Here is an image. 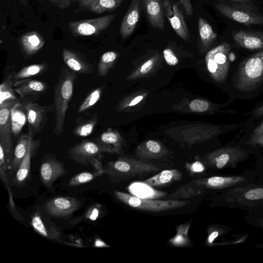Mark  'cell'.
Masks as SVG:
<instances>
[{"instance_id":"6da1fadb","label":"cell","mask_w":263,"mask_h":263,"mask_svg":"<svg viewBox=\"0 0 263 263\" xmlns=\"http://www.w3.org/2000/svg\"><path fill=\"white\" fill-rule=\"evenodd\" d=\"M77 73L67 66L61 67L54 88L53 106L55 124L53 133L58 136L63 132L66 114L72 97Z\"/></svg>"},{"instance_id":"7a4b0ae2","label":"cell","mask_w":263,"mask_h":263,"mask_svg":"<svg viewBox=\"0 0 263 263\" xmlns=\"http://www.w3.org/2000/svg\"><path fill=\"white\" fill-rule=\"evenodd\" d=\"M234 85L240 91L254 90L263 82V49L249 56L239 64Z\"/></svg>"},{"instance_id":"3957f363","label":"cell","mask_w":263,"mask_h":263,"mask_svg":"<svg viewBox=\"0 0 263 263\" xmlns=\"http://www.w3.org/2000/svg\"><path fill=\"white\" fill-rule=\"evenodd\" d=\"M104 153H115L110 146L100 140H85L68 149L71 160L83 166H91L95 170L103 168L100 159Z\"/></svg>"},{"instance_id":"277c9868","label":"cell","mask_w":263,"mask_h":263,"mask_svg":"<svg viewBox=\"0 0 263 263\" xmlns=\"http://www.w3.org/2000/svg\"><path fill=\"white\" fill-rule=\"evenodd\" d=\"M105 174L116 178H133L158 171L156 166L142 160L121 157L115 161L109 162L104 167Z\"/></svg>"},{"instance_id":"5b68a950","label":"cell","mask_w":263,"mask_h":263,"mask_svg":"<svg viewBox=\"0 0 263 263\" xmlns=\"http://www.w3.org/2000/svg\"><path fill=\"white\" fill-rule=\"evenodd\" d=\"M116 197L121 202L136 209L159 212L184 207L190 203V200L142 199L122 192L115 191Z\"/></svg>"},{"instance_id":"8992f818","label":"cell","mask_w":263,"mask_h":263,"mask_svg":"<svg viewBox=\"0 0 263 263\" xmlns=\"http://www.w3.org/2000/svg\"><path fill=\"white\" fill-rule=\"evenodd\" d=\"M231 47L227 43H222L210 50L205 61L207 69L216 82L223 83L227 79L230 67Z\"/></svg>"},{"instance_id":"52a82bcc","label":"cell","mask_w":263,"mask_h":263,"mask_svg":"<svg viewBox=\"0 0 263 263\" xmlns=\"http://www.w3.org/2000/svg\"><path fill=\"white\" fill-rule=\"evenodd\" d=\"M246 156V152L239 147L228 146L208 154L203 157L202 161L209 167L223 169L234 167Z\"/></svg>"},{"instance_id":"ba28073f","label":"cell","mask_w":263,"mask_h":263,"mask_svg":"<svg viewBox=\"0 0 263 263\" xmlns=\"http://www.w3.org/2000/svg\"><path fill=\"white\" fill-rule=\"evenodd\" d=\"M116 16L110 14L97 18L69 22L68 27L75 36H88L98 35L106 29Z\"/></svg>"},{"instance_id":"9c48e42d","label":"cell","mask_w":263,"mask_h":263,"mask_svg":"<svg viewBox=\"0 0 263 263\" xmlns=\"http://www.w3.org/2000/svg\"><path fill=\"white\" fill-rule=\"evenodd\" d=\"M15 103L0 105V149L5 154L7 165L10 163L13 151V133L10 114L11 109Z\"/></svg>"},{"instance_id":"30bf717a","label":"cell","mask_w":263,"mask_h":263,"mask_svg":"<svg viewBox=\"0 0 263 263\" xmlns=\"http://www.w3.org/2000/svg\"><path fill=\"white\" fill-rule=\"evenodd\" d=\"M215 6L225 17L243 25L250 26L263 24V16L248 9L216 3Z\"/></svg>"},{"instance_id":"8fae6325","label":"cell","mask_w":263,"mask_h":263,"mask_svg":"<svg viewBox=\"0 0 263 263\" xmlns=\"http://www.w3.org/2000/svg\"><path fill=\"white\" fill-rule=\"evenodd\" d=\"M14 89L23 101L35 102L47 92L48 86L43 81L28 78L15 81Z\"/></svg>"},{"instance_id":"7c38bea8","label":"cell","mask_w":263,"mask_h":263,"mask_svg":"<svg viewBox=\"0 0 263 263\" xmlns=\"http://www.w3.org/2000/svg\"><path fill=\"white\" fill-rule=\"evenodd\" d=\"M81 205V201L72 197H57L47 201L44 206L49 215L60 218L71 215Z\"/></svg>"},{"instance_id":"4fadbf2b","label":"cell","mask_w":263,"mask_h":263,"mask_svg":"<svg viewBox=\"0 0 263 263\" xmlns=\"http://www.w3.org/2000/svg\"><path fill=\"white\" fill-rule=\"evenodd\" d=\"M23 102L27 117L28 129L31 130L34 135L44 128L48 113L52 109V106H42L35 102Z\"/></svg>"},{"instance_id":"5bb4252c","label":"cell","mask_w":263,"mask_h":263,"mask_svg":"<svg viewBox=\"0 0 263 263\" xmlns=\"http://www.w3.org/2000/svg\"><path fill=\"white\" fill-rule=\"evenodd\" d=\"M163 6L166 17L176 34L184 40H187L189 32L183 15L178 4L171 0H163Z\"/></svg>"},{"instance_id":"9a60e30c","label":"cell","mask_w":263,"mask_h":263,"mask_svg":"<svg viewBox=\"0 0 263 263\" xmlns=\"http://www.w3.org/2000/svg\"><path fill=\"white\" fill-rule=\"evenodd\" d=\"M66 174L63 164L55 159H46L41 164L40 178L43 185L48 189L51 190L55 181Z\"/></svg>"},{"instance_id":"2e32d148","label":"cell","mask_w":263,"mask_h":263,"mask_svg":"<svg viewBox=\"0 0 263 263\" xmlns=\"http://www.w3.org/2000/svg\"><path fill=\"white\" fill-rule=\"evenodd\" d=\"M63 59L67 67L78 74H89L93 71L92 65L81 53L71 49L64 48Z\"/></svg>"},{"instance_id":"e0dca14e","label":"cell","mask_w":263,"mask_h":263,"mask_svg":"<svg viewBox=\"0 0 263 263\" xmlns=\"http://www.w3.org/2000/svg\"><path fill=\"white\" fill-rule=\"evenodd\" d=\"M232 37L239 47L250 50L263 49V32L240 30L233 32Z\"/></svg>"},{"instance_id":"ac0fdd59","label":"cell","mask_w":263,"mask_h":263,"mask_svg":"<svg viewBox=\"0 0 263 263\" xmlns=\"http://www.w3.org/2000/svg\"><path fill=\"white\" fill-rule=\"evenodd\" d=\"M45 43L43 37L36 31L26 32L18 40V44L25 59H29L38 52Z\"/></svg>"},{"instance_id":"d6986e66","label":"cell","mask_w":263,"mask_h":263,"mask_svg":"<svg viewBox=\"0 0 263 263\" xmlns=\"http://www.w3.org/2000/svg\"><path fill=\"white\" fill-rule=\"evenodd\" d=\"M246 181L243 176H213L198 179L195 183L204 189L221 190L240 184Z\"/></svg>"},{"instance_id":"ffe728a7","label":"cell","mask_w":263,"mask_h":263,"mask_svg":"<svg viewBox=\"0 0 263 263\" xmlns=\"http://www.w3.org/2000/svg\"><path fill=\"white\" fill-rule=\"evenodd\" d=\"M31 224L34 230L42 236L50 239L61 241L62 232L60 229L51 221H48L40 211L33 215Z\"/></svg>"},{"instance_id":"44dd1931","label":"cell","mask_w":263,"mask_h":263,"mask_svg":"<svg viewBox=\"0 0 263 263\" xmlns=\"http://www.w3.org/2000/svg\"><path fill=\"white\" fill-rule=\"evenodd\" d=\"M29 141L27 153L16 172L13 184L17 186L23 184L29 176L31 160L38 146V142L33 140L32 131L28 129Z\"/></svg>"},{"instance_id":"7402d4cb","label":"cell","mask_w":263,"mask_h":263,"mask_svg":"<svg viewBox=\"0 0 263 263\" xmlns=\"http://www.w3.org/2000/svg\"><path fill=\"white\" fill-rule=\"evenodd\" d=\"M141 0H132L121 23L120 33L123 39L134 32L140 17Z\"/></svg>"},{"instance_id":"603a6c76","label":"cell","mask_w":263,"mask_h":263,"mask_svg":"<svg viewBox=\"0 0 263 263\" xmlns=\"http://www.w3.org/2000/svg\"><path fill=\"white\" fill-rule=\"evenodd\" d=\"M78 4L80 11H86L96 14L111 11L120 6L123 0H72Z\"/></svg>"},{"instance_id":"cb8c5ba5","label":"cell","mask_w":263,"mask_h":263,"mask_svg":"<svg viewBox=\"0 0 263 263\" xmlns=\"http://www.w3.org/2000/svg\"><path fill=\"white\" fill-rule=\"evenodd\" d=\"M151 25L156 29L164 28V10L161 0H142Z\"/></svg>"},{"instance_id":"d4e9b609","label":"cell","mask_w":263,"mask_h":263,"mask_svg":"<svg viewBox=\"0 0 263 263\" xmlns=\"http://www.w3.org/2000/svg\"><path fill=\"white\" fill-rule=\"evenodd\" d=\"M167 152L162 143L154 140H148L140 144L136 151L137 156L142 161L161 158Z\"/></svg>"},{"instance_id":"484cf974","label":"cell","mask_w":263,"mask_h":263,"mask_svg":"<svg viewBox=\"0 0 263 263\" xmlns=\"http://www.w3.org/2000/svg\"><path fill=\"white\" fill-rule=\"evenodd\" d=\"M14 67L9 66L0 85V105L15 103L19 100L14 93V84L15 82Z\"/></svg>"},{"instance_id":"4316f807","label":"cell","mask_w":263,"mask_h":263,"mask_svg":"<svg viewBox=\"0 0 263 263\" xmlns=\"http://www.w3.org/2000/svg\"><path fill=\"white\" fill-rule=\"evenodd\" d=\"M130 194L142 199H156L164 197L167 193L155 189L143 181L132 183L127 187Z\"/></svg>"},{"instance_id":"83f0119b","label":"cell","mask_w":263,"mask_h":263,"mask_svg":"<svg viewBox=\"0 0 263 263\" xmlns=\"http://www.w3.org/2000/svg\"><path fill=\"white\" fill-rule=\"evenodd\" d=\"M11 121L13 135L17 137L27 122L24 102L20 100L13 105L11 109Z\"/></svg>"},{"instance_id":"f1b7e54d","label":"cell","mask_w":263,"mask_h":263,"mask_svg":"<svg viewBox=\"0 0 263 263\" xmlns=\"http://www.w3.org/2000/svg\"><path fill=\"white\" fill-rule=\"evenodd\" d=\"M182 177V173L178 170H164L144 181L152 186H161L178 181Z\"/></svg>"},{"instance_id":"f546056e","label":"cell","mask_w":263,"mask_h":263,"mask_svg":"<svg viewBox=\"0 0 263 263\" xmlns=\"http://www.w3.org/2000/svg\"><path fill=\"white\" fill-rule=\"evenodd\" d=\"M29 141V134H23L21 135L17 141L14 150L13 156L12 160L11 168L14 172H16L18 167L25 157L28 149Z\"/></svg>"},{"instance_id":"4dcf8cb0","label":"cell","mask_w":263,"mask_h":263,"mask_svg":"<svg viewBox=\"0 0 263 263\" xmlns=\"http://www.w3.org/2000/svg\"><path fill=\"white\" fill-rule=\"evenodd\" d=\"M198 32L202 47L208 48L217 38V34L205 20L199 17L198 21Z\"/></svg>"},{"instance_id":"1f68e13d","label":"cell","mask_w":263,"mask_h":263,"mask_svg":"<svg viewBox=\"0 0 263 263\" xmlns=\"http://www.w3.org/2000/svg\"><path fill=\"white\" fill-rule=\"evenodd\" d=\"M100 141L110 146L115 153L121 154L123 152L124 140L121 134L116 130L108 129L103 133Z\"/></svg>"},{"instance_id":"d6a6232c","label":"cell","mask_w":263,"mask_h":263,"mask_svg":"<svg viewBox=\"0 0 263 263\" xmlns=\"http://www.w3.org/2000/svg\"><path fill=\"white\" fill-rule=\"evenodd\" d=\"M204 192V189L194 183L190 182L179 187L170 195L172 199L191 198L201 195Z\"/></svg>"},{"instance_id":"836d02e7","label":"cell","mask_w":263,"mask_h":263,"mask_svg":"<svg viewBox=\"0 0 263 263\" xmlns=\"http://www.w3.org/2000/svg\"><path fill=\"white\" fill-rule=\"evenodd\" d=\"M98 117L93 115L88 118H83L76 121L77 125L73 133L79 137H86L91 134L98 122Z\"/></svg>"},{"instance_id":"e575fe53","label":"cell","mask_w":263,"mask_h":263,"mask_svg":"<svg viewBox=\"0 0 263 263\" xmlns=\"http://www.w3.org/2000/svg\"><path fill=\"white\" fill-rule=\"evenodd\" d=\"M49 68L46 62L24 67L15 74V80L31 78L42 74Z\"/></svg>"},{"instance_id":"d590c367","label":"cell","mask_w":263,"mask_h":263,"mask_svg":"<svg viewBox=\"0 0 263 263\" xmlns=\"http://www.w3.org/2000/svg\"><path fill=\"white\" fill-rule=\"evenodd\" d=\"M191 226L190 222L182 223L177 226L176 234L169 240V243L174 247H184L190 243L189 237V230Z\"/></svg>"},{"instance_id":"8d00e7d4","label":"cell","mask_w":263,"mask_h":263,"mask_svg":"<svg viewBox=\"0 0 263 263\" xmlns=\"http://www.w3.org/2000/svg\"><path fill=\"white\" fill-rule=\"evenodd\" d=\"M105 174L104 167L95 170L93 172H85L78 173L74 176L69 181L68 186H76L88 183L102 174Z\"/></svg>"},{"instance_id":"74e56055","label":"cell","mask_w":263,"mask_h":263,"mask_svg":"<svg viewBox=\"0 0 263 263\" xmlns=\"http://www.w3.org/2000/svg\"><path fill=\"white\" fill-rule=\"evenodd\" d=\"M117 57L118 53L115 51H109L103 53L98 64V74L102 77L106 76L114 65Z\"/></svg>"},{"instance_id":"f35d334b","label":"cell","mask_w":263,"mask_h":263,"mask_svg":"<svg viewBox=\"0 0 263 263\" xmlns=\"http://www.w3.org/2000/svg\"><path fill=\"white\" fill-rule=\"evenodd\" d=\"M103 87H98L91 91L79 107L78 112H83L96 104L101 97Z\"/></svg>"},{"instance_id":"ab89813d","label":"cell","mask_w":263,"mask_h":263,"mask_svg":"<svg viewBox=\"0 0 263 263\" xmlns=\"http://www.w3.org/2000/svg\"><path fill=\"white\" fill-rule=\"evenodd\" d=\"M157 60L156 55L148 59L138 67L134 72L128 76L127 79L132 80L147 74L153 68Z\"/></svg>"},{"instance_id":"60d3db41","label":"cell","mask_w":263,"mask_h":263,"mask_svg":"<svg viewBox=\"0 0 263 263\" xmlns=\"http://www.w3.org/2000/svg\"><path fill=\"white\" fill-rule=\"evenodd\" d=\"M228 230L226 228L220 226L212 225L208 229V237L206 240V245L209 247L215 246L216 240L227 233Z\"/></svg>"},{"instance_id":"b9f144b4","label":"cell","mask_w":263,"mask_h":263,"mask_svg":"<svg viewBox=\"0 0 263 263\" xmlns=\"http://www.w3.org/2000/svg\"><path fill=\"white\" fill-rule=\"evenodd\" d=\"M212 104L208 101L196 99L192 100L189 105L191 110L196 112H204L210 109Z\"/></svg>"},{"instance_id":"7bdbcfd3","label":"cell","mask_w":263,"mask_h":263,"mask_svg":"<svg viewBox=\"0 0 263 263\" xmlns=\"http://www.w3.org/2000/svg\"><path fill=\"white\" fill-rule=\"evenodd\" d=\"M205 165L203 161L197 160L191 163H186L185 167L191 174H199L205 171Z\"/></svg>"},{"instance_id":"ee69618b","label":"cell","mask_w":263,"mask_h":263,"mask_svg":"<svg viewBox=\"0 0 263 263\" xmlns=\"http://www.w3.org/2000/svg\"><path fill=\"white\" fill-rule=\"evenodd\" d=\"M163 57L166 63L170 66H175L178 62V59L173 50L170 48H165L163 51Z\"/></svg>"},{"instance_id":"f6af8a7d","label":"cell","mask_w":263,"mask_h":263,"mask_svg":"<svg viewBox=\"0 0 263 263\" xmlns=\"http://www.w3.org/2000/svg\"><path fill=\"white\" fill-rule=\"evenodd\" d=\"M100 205H95L90 208L86 213V217L91 221L97 220L100 215Z\"/></svg>"},{"instance_id":"bcb514c9","label":"cell","mask_w":263,"mask_h":263,"mask_svg":"<svg viewBox=\"0 0 263 263\" xmlns=\"http://www.w3.org/2000/svg\"><path fill=\"white\" fill-rule=\"evenodd\" d=\"M52 5L57 6L61 10L66 9L68 8L70 5L72 0H46Z\"/></svg>"},{"instance_id":"7dc6e473","label":"cell","mask_w":263,"mask_h":263,"mask_svg":"<svg viewBox=\"0 0 263 263\" xmlns=\"http://www.w3.org/2000/svg\"><path fill=\"white\" fill-rule=\"evenodd\" d=\"M145 96V94L137 96L134 98L128 104L119 105V108L122 109L124 107L135 106L143 99Z\"/></svg>"},{"instance_id":"c3c4849f","label":"cell","mask_w":263,"mask_h":263,"mask_svg":"<svg viewBox=\"0 0 263 263\" xmlns=\"http://www.w3.org/2000/svg\"><path fill=\"white\" fill-rule=\"evenodd\" d=\"M246 143L252 145L263 147V134L255 138H249L246 141Z\"/></svg>"},{"instance_id":"681fc988","label":"cell","mask_w":263,"mask_h":263,"mask_svg":"<svg viewBox=\"0 0 263 263\" xmlns=\"http://www.w3.org/2000/svg\"><path fill=\"white\" fill-rule=\"evenodd\" d=\"M183 8L189 16H191L193 13V9L190 0H180Z\"/></svg>"},{"instance_id":"f907efd6","label":"cell","mask_w":263,"mask_h":263,"mask_svg":"<svg viewBox=\"0 0 263 263\" xmlns=\"http://www.w3.org/2000/svg\"><path fill=\"white\" fill-rule=\"evenodd\" d=\"M248 235H245L243 236H242L240 238H238V239H235L232 240H229L226 241L224 242L220 243L218 244V246H222V245H232V244H235V243H242L244 242L246 239L247 238Z\"/></svg>"},{"instance_id":"816d5d0a","label":"cell","mask_w":263,"mask_h":263,"mask_svg":"<svg viewBox=\"0 0 263 263\" xmlns=\"http://www.w3.org/2000/svg\"><path fill=\"white\" fill-rule=\"evenodd\" d=\"M262 134H263V122L254 129L249 138H255Z\"/></svg>"},{"instance_id":"f5cc1de1","label":"cell","mask_w":263,"mask_h":263,"mask_svg":"<svg viewBox=\"0 0 263 263\" xmlns=\"http://www.w3.org/2000/svg\"><path fill=\"white\" fill-rule=\"evenodd\" d=\"M252 115L255 117H261L263 116V104L256 108L252 112Z\"/></svg>"},{"instance_id":"db71d44e","label":"cell","mask_w":263,"mask_h":263,"mask_svg":"<svg viewBox=\"0 0 263 263\" xmlns=\"http://www.w3.org/2000/svg\"><path fill=\"white\" fill-rule=\"evenodd\" d=\"M95 246L96 247H109V246L100 239L96 240Z\"/></svg>"},{"instance_id":"11a10c76","label":"cell","mask_w":263,"mask_h":263,"mask_svg":"<svg viewBox=\"0 0 263 263\" xmlns=\"http://www.w3.org/2000/svg\"><path fill=\"white\" fill-rule=\"evenodd\" d=\"M229 1L241 3H249L250 2V0H229Z\"/></svg>"},{"instance_id":"9f6ffc18","label":"cell","mask_w":263,"mask_h":263,"mask_svg":"<svg viewBox=\"0 0 263 263\" xmlns=\"http://www.w3.org/2000/svg\"><path fill=\"white\" fill-rule=\"evenodd\" d=\"M20 3L23 4V5L27 6L28 5V3L27 0H19Z\"/></svg>"},{"instance_id":"6f0895ef","label":"cell","mask_w":263,"mask_h":263,"mask_svg":"<svg viewBox=\"0 0 263 263\" xmlns=\"http://www.w3.org/2000/svg\"><path fill=\"white\" fill-rule=\"evenodd\" d=\"M255 247H258V248H263V243L256 245H255Z\"/></svg>"},{"instance_id":"680465c9","label":"cell","mask_w":263,"mask_h":263,"mask_svg":"<svg viewBox=\"0 0 263 263\" xmlns=\"http://www.w3.org/2000/svg\"><path fill=\"white\" fill-rule=\"evenodd\" d=\"M260 225L262 226V227L263 228V219H261L260 220Z\"/></svg>"},{"instance_id":"91938a15","label":"cell","mask_w":263,"mask_h":263,"mask_svg":"<svg viewBox=\"0 0 263 263\" xmlns=\"http://www.w3.org/2000/svg\"><path fill=\"white\" fill-rule=\"evenodd\" d=\"M7 2L9 3V0H7Z\"/></svg>"}]
</instances>
